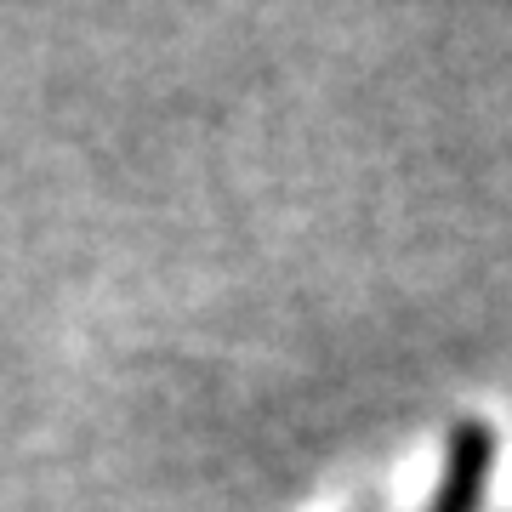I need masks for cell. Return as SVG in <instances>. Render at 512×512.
<instances>
[{
    "instance_id": "obj_1",
    "label": "cell",
    "mask_w": 512,
    "mask_h": 512,
    "mask_svg": "<svg viewBox=\"0 0 512 512\" xmlns=\"http://www.w3.org/2000/svg\"><path fill=\"white\" fill-rule=\"evenodd\" d=\"M484 478H490V433L484 427H461L456 456H450V473H444V490L433 501V512H478Z\"/></svg>"
}]
</instances>
